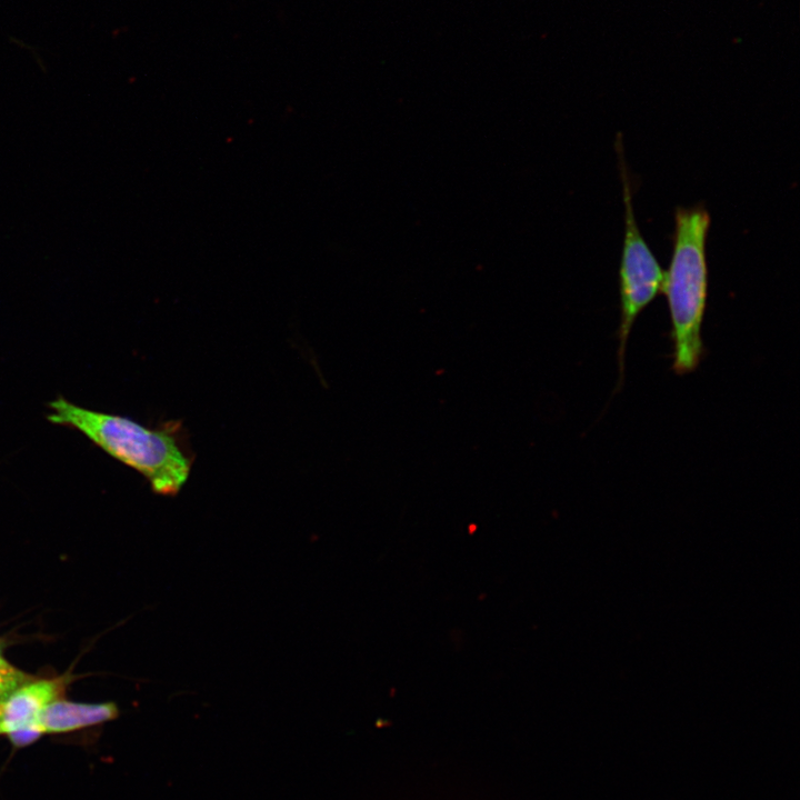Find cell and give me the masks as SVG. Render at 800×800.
<instances>
[{
    "label": "cell",
    "instance_id": "6",
    "mask_svg": "<svg viewBox=\"0 0 800 800\" xmlns=\"http://www.w3.org/2000/svg\"><path fill=\"white\" fill-rule=\"evenodd\" d=\"M26 681V676L0 657V700L8 697Z\"/></svg>",
    "mask_w": 800,
    "mask_h": 800
},
{
    "label": "cell",
    "instance_id": "7",
    "mask_svg": "<svg viewBox=\"0 0 800 800\" xmlns=\"http://www.w3.org/2000/svg\"><path fill=\"white\" fill-rule=\"evenodd\" d=\"M42 730L38 724L29 726L19 730L9 732V738L16 747H26L36 741L41 734Z\"/></svg>",
    "mask_w": 800,
    "mask_h": 800
},
{
    "label": "cell",
    "instance_id": "3",
    "mask_svg": "<svg viewBox=\"0 0 800 800\" xmlns=\"http://www.w3.org/2000/svg\"><path fill=\"white\" fill-rule=\"evenodd\" d=\"M618 156L622 199L624 203V234L619 266L620 322L618 338L619 380L623 382L627 342L639 314L661 292L664 270L644 239L633 210L632 181L624 159L621 134L614 142Z\"/></svg>",
    "mask_w": 800,
    "mask_h": 800
},
{
    "label": "cell",
    "instance_id": "2",
    "mask_svg": "<svg viewBox=\"0 0 800 800\" xmlns=\"http://www.w3.org/2000/svg\"><path fill=\"white\" fill-rule=\"evenodd\" d=\"M669 267L663 292L670 316L672 370L682 376L694 371L703 356L702 324L709 293L707 241L711 216L703 202L678 206Z\"/></svg>",
    "mask_w": 800,
    "mask_h": 800
},
{
    "label": "cell",
    "instance_id": "1",
    "mask_svg": "<svg viewBox=\"0 0 800 800\" xmlns=\"http://www.w3.org/2000/svg\"><path fill=\"white\" fill-rule=\"evenodd\" d=\"M48 408L50 422L79 431L141 473L154 493L173 497L187 482L193 459L182 443L178 422L150 429L124 416L78 406L62 396L50 401Z\"/></svg>",
    "mask_w": 800,
    "mask_h": 800
},
{
    "label": "cell",
    "instance_id": "5",
    "mask_svg": "<svg viewBox=\"0 0 800 800\" xmlns=\"http://www.w3.org/2000/svg\"><path fill=\"white\" fill-rule=\"evenodd\" d=\"M118 714V707L113 702L89 704L52 701L42 710L37 724L43 733L68 732L112 720Z\"/></svg>",
    "mask_w": 800,
    "mask_h": 800
},
{
    "label": "cell",
    "instance_id": "4",
    "mask_svg": "<svg viewBox=\"0 0 800 800\" xmlns=\"http://www.w3.org/2000/svg\"><path fill=\"white\" fill-rule=\"evenodd\" d=\"M59 692L53 680H40L19 687L0 700V734L37 724L42 710Z\"/></svg>",
    "mask_w": 800,
    "mask_h": 800
}]
</instances>
